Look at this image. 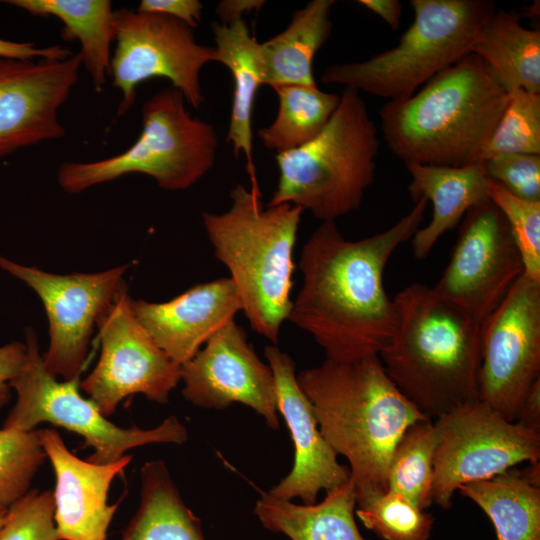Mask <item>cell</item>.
<instances>
[{"instance_id": "obj_1", "label": "cell", "mask_w": 540, "mask_h": 540, "mask_svg": "<svg viewBox=\"0 0 540 540\" xmlns=\"http://www.w3.org/2000/svg\"><path fill=\"white\" fill-rule=\"evenodd\" d=\"M428 201L421 198L391 227L350 241L335 221H324L304 244L301 287L288 319L310 334L333 361L378 356L394 337L398 309L384 286L394 251L413 237Z\"/></svg>"}, {"instance_id": "obj_2", "label": "cell", "mask_w": 540, "mask_h": 540, "mask_svg": "<svg viewBox=\"0 0 540 540\" xmlns=\"http://www.w3.org/2000/svg\"><path fill=\"white\" fill-rule=\"evenodd\" d=\"M319 429L337 455L345 457L356 499L387 490L393 450L413 423L429 419L398 390L379 356L353 361L325 359L297 374Z\"/></svg>"}, {"instance_id": "obj_3", "label": "cell", "mask_w": 540, "mask_h": 540, "mask_svg": "<svg viewBox=\"0 0 540 540\" xmlns=\"http://www.w3.org/2000/svg\"><path fill=\"white\" fill-rule=\"evenodd\" d=\"M508 100L509 92L470 53L411 97L387 101L381 129L404 164L467 166L481 162Z\"/></svg>"}, {"instance_id": "obj_4", "label": "cell", "mask_w": 540, "mask_h": 540, "mask_svg": "<svg viewBox=\"0 0 540 540\" xmlns=\"http://www.w3.org/2000/svg\"><path fill=\"white\" fill-rule=\"evenodd\" d=\"M394 301L397 330L378 356L398 390L431 420L478 400L481 324L422 283Z\"/></svg>"}, {"instance_id": "obj_5", "label": "cell", "mask_w": 540, "mask_h": 540, "mask_svg": "<svg viewBox=\"0 0 540 540\" xmlns=\"http://www.w3.org/2000/svg\"><path fill=\"white\" fill-rule=\"evenodd\" d=\"M230 198L228 210L203 212L202 223L251 328L276 344L292 306L293 251L304 210L288 203L265 206L259 188L242 184Z\"/></svg>"}, {"instance_id": "obj_6", "label": "cell", "mask_w": 540, "mask_h": 540, "mask_svg": "<svg viewBox=\"0 0 540 540\" xmlns=\"http://www.w3.org/2000/svg\"><path fill=\"white\" fill-rule=\"evenodd\" d=\"M380 141L360 92L345 87L325 128L311 141L275 155L277 186L267 204H293L324 221L360 208L374 182Z\"/></svg>"}, {"instance_id": "obj_7", "label": "cell", "mask_w": 540, "mask_h": 540, "mask_svg": "<svg viewBox=\"0 0 540 540\" xmlns=\"http://www.w3.org/2000/svg\"><path fill=\"white\" fill-rule=\"evenodd\" d=\"M410 5L413 22L394 47L364 61L330 65L321 81L388 101L407 99L470 54L497 11L490 0H411Z\"/></svg>"}, {"instance_id": "obj_8", "label": "cell", "mask_w": 540, "mask_h": 540, "mask_svg": "<svg viewBox=\"0 0 540 540\" xmlns=\"http://www.w3.org/2000/svg\"><path fill=\"white\" fill-rule=\"evenodd\" d=\"M176 89H164L142 109V130L124 152L98 161L64 163L57 180L68 193L133 173L152 177L162 189L185 190L214 166L218 137L214 127L193 117Z\"/></svg>"}, {"instance_id": "obj_9", "label": "cell", "mask_w": 540, "mask_h": 540, "mask_svg": "<svg viewBox=\"0 0 540 540\" xmlns=\"http://www.w3.org/2000/svg\"><path fill=\"white\" fill-rule=\"evenodd\" d=\"M25 338V361L10 382L16 402L3 428L32 431L41 423L62 427L84 439V447L93 449L88 461L97 464L116 462L128 450L143 445L182 444L187 440V428L173 415L151 429L123 428L112 423L80 394V379L59 381L46 370L32 328H26Z\"/></svg>"}, {"instance_id": "obj_10", "label": "cell", "mask_w": 540, "mask_h": 540, "mask_svg": "<svg viewBox=\"0 0 540 540\" xmlns=\"http://www.w3.org/2000/svg\"><path fill=\"white\" fill-rule=\"evenodd\" d=\"M433 504L448 509L461 485L540 462V432L502 417L480 400L436 418Z\"/></svg>"}, {"instance_id": "obj_11", "label": "cell", "mask_w": 540, "mask_h": 540, "mask_svg": "<svg viewBox=\"0 0 540 540\" xmlns=\"http://www.w3.org/2000/svg\"><path fill=\"white\" fill-rule=\"evenodd\" d=\"M115 13L116 47L111 57L113 86L122 94L117 115L128 112L136 88L151 78H166L193 108L205 101L202 68L216 62L215 47L199 44L192 28L175 18L122 8Z\"/></svg>"}, {"instance_id": "obj_12", "label": "cell", "mask_w": 540, "mask_h": 540, "mask_svg": "<svg viewBox=\"0 0 540 540\" xmlns=\"http://www.w3.org/2000/svg\"><path fill=\"white\" fill-rule=\"evenodd\" d=\"M540 380V282L524 274L480 326L478 400L514 422Z\"/></svg>"}, {"instance_id": "obj_13", "label": "cell", "mask_w": 540, "mask_h": 540, "mask_svg": "<svg viewBox=\"0 0 540 540\" xmlns=\"http://www.w3.org/2000/svg\"><path fill=\"white\" fill-rule=\"evenodd\" d=\"M0 268L22 280L42 300L49 321L46 370L64 381L80 379L94 326L126 289L128 265L98 273L59 275L0 256Z\"/></svg>"}, {"instance_id": "obj_14", "label": "cell", "mask_w": 540, "mask_h": 540, "mask_svg": "<svg viewBox=\"0 0 540 540\" xmlns=\"http://www.w3.org/2000/svg\"><path fill=\"white\" fill-rule=\"evenodd\" d=\"M523 274L508 224L488 198L464 215L449 263L433 289L481 324Z\"/></svg>"}, {"instance_id": "obj_15", "label": "cell", "mask_w": 540, "mask_h": 540, "mask_svg": "<svg viewBox=\"0 0 540 540\" xmlns=\"http://www.w3.org/2000/svg\"><path fill=\"white\" fill-rule=\"evenodd\" d=\"M123 290L97 322L101 353L80 387L105 416L134 394L164 404L181 381V365L173 361L134 316Z\"/></svg>"}, {"instance_id": "obj_16", "label": "cell", "mask_w": 540, "mask_h": 540, "mask_svg": "<svg viewBox=\"0 0 540 540\" xmlns=\"http://www.w3.org/2000/svg\"><path fill=\"white\" fill-rule=\"evenodd\" d=\"M181 381L182 395L197 407L225 409L241 403L261 415L268 427L279 429L272 370L260 360L235 320L181 365Z\"/></svg>"}, {"instance_id": "obj_17", "label": "cell", "mask_w": 540, "mask_h": 540, "mask_svg": "<svg viewBox=\"0 0 540 540\" xmlns=\"http://www.w3.org/2000/svg\"><path fill=\"white\" fill-rule=\"evenodd\" d=\"M81 65L79 53L63 60L0 58V157L64 136L58 110Z\"/></svg>"}, {"instance_id": "obj_18", "label": "cell", "mask_w": 540, "mask_h": 540, "mask_svg": "<svg viewBox=\"0 0 540 540\" xmlns=\"http://www.w3.org/2000/svg\"><path fill=\"white\" fill-rule=\"evenodd\" d=\"M264 355L274 377L277 411L294 445L291 471L268 493L286 501L298 498L304 504L316 503L321 490L347 482L350 469L339 463L322 435L312 404L298 384L292 358L274 344L265 347Z\"/></svg>"}, {"instance_id": "obj_19", "label": "cell", "mask_w": 540, "mask_h": 540, "mask_svg": "<svg viewBox=\"0 0 540 540\" xmlns=\"http://www.w3.org/2000/svg\"><path fill=\"white\" fill-rule=\"evenodd\" d=\"M39 435L55 473L54 519L59 540H106L118 509V503H108L109 489L132 457L125 455L109 464L84 461L69 451L56 430L39 429Z\"/></svg>"}, {"instance_id": "obj_20", "label": "cell", "mask_w": 540, "mask_h": 540, "mask_svg": "<svg viewBox=\"0 0 540 540\" xmlns=\"http://www.w3.org/2000/svg\"><path fill=\"white\" fill-rule=\"evenodd\" d=\"M132 312L156 344L179 365L189 361L242 304L229 277L196 284L175 298L130 300Z\"/></svg>"}, {"instance_id": "obj_21", "label": "cell", "mask_w": 540, "mask_h": 540, "mask_svg": "<svg viewBox=\"0 0 540 540\" xmlns=\"http://www.w3.org/2000/svg\"><path fill=\"white\" fill-rule=\"evenodd\" d=\"M405 166L411 176L408 192L412 200L425 198L433 206L430 222L412 237L414 256L424 259L439 238L453 229L470 208L488 199L489 178L482 162L462 167Z\"/></svg>"}, {"instance_id": "obj_22", "label": "cell", "mask_w": 540, "mask_h": 540, "mask_svg": "<svg viewBox=\"0 0 540 540\" xmlns=\"http://www.w3.org/2000/svg\"><path fill=\"white\" fill-rule=\"evenodd\" d=\"M216 62L227 67L233 78V101L226 140L235 157L244 155L251 186L258 187L253 161L252 114L258 88L263 83L260 43L250 34L246 22L212 24Z\"/></svg>"}, {"instance_id": "obj_23", "label": "cell", "mask_w": 540, "mask_h": 540, "mask_svg": "<svg viewBox=\"0 0 540 540\" xmlns=\"http://www.w3.org/2000/svg\"><path fill=\"white\" fill-rule=\"evenodd\" d=\"M356 486L352 477L326 491L322 501L294 504L262 493L254 513L264 528L290 540H369L355 521Z\"/></svg>"}, {"instance_id": "obj_24", "label": "cell", "mask_w": 540, "mask_h": 540, "mask_svg": "<svg viewBox=\"0 0 540 540\" xmlns=\"http://www.w3.org/2000/svg\"><path fill=\"white\" fill-rule=\"evenodd\" d=\"M490 518L497 540H540V462L457 490Z\"/></svg>"}, {"instance_id": "obj_25", "label": "cell", "mask_w": 540, "mask_h": 540, "mask_svg": "<svg viewBox=\"0 0 540 540\" xmlns=\"http://www.w3.org/2000/svg\"><path fill=\"white\" fill-rule=\"evenodd\" d=\"M334 0H312L292 14L289 25L260 43L263 83L317 85L313 75L315 54L330 37Z\"/></svg>"}, {"instance_id": "obj_26", "label": "cell", "mask_w": 540, "mask_h": 540, "mask_svg": "<svg viewBox=\"0 0 540 540\" xmlns=\"http://www.w3.org/2000/svg\"><path fill=\"white\" fill-rule=\"evenodd\" d=\"M508 91L540 94V31L525 28L515 10H498L481 29L472 52Z\"/></svg>"}, {"instance_id": "obj_27", "label": "cell", "mask_w": 540, "mask_h": 540, "mask_svg": "<svg viewBox=\"0 0 540 540\" xmlns=\"http://www.w3.org/2000/svg\"><path fill=\"white\" fill-rule=\"evenodd\" d=\"M36 16L60 19L65 40L77 39L79 55L96 91L110 74V47L115 40V13L108 0H8L4 1Z\"/></svg>"}, {"instance_id": "obj_28", "label": "cell", "mask_w": 540, "mask_h": 540, "mask_svg": "<svg viewBox=\"0 0 540 540\" xmlns=\"http://www.w3.org/2000/svg\"><path fill=\"white\" fill-rule=\"evenodd\" d=\"M278 99L274 121L257 131L262 145L276 154L303 146L327 125L340 96L317 85H281L272 88Z\"/></svg>"}, {"instance_id": "obj_29", "label": "cell", "mask_w": 540, "mask_h": 540, "mask_svg": "<svg viewBox=\"0 0 540 540\" xmlns=\"http://www.w3.org/2000/svg\"><path fill=\"white\" fill-rule=\"evenodd\" d=\"M437 432L431 419L410 425L389 461L387 490L400 494L422 510L433 504L434 455Z\"/></svg>"}, {"instance_id": "obj_30", "label": "cell", "mask_w": 540, "mask_h": 540, "mask_svg": "<svg viewBox=\"0 0 540 540\" xmlns=\"http://www.w3.org/2000/svg\"><path fill=\"white\" fill-rule=\"evenodd\" d=\"M355 515L383 540H428L433 516L395 492L357 499Z\"/></svg>"}, {"instance_id": "obj_31", "label": "cell", "mask_w": 540, "mask_h": 540, "mask_svg": "<svg viewBox=\"0 0 540 540\" xmlns=\"http://www.w3.org/2000/svg\"><path fill=\"white\" fill-rule=\"evenodd\" d=\"M540 155V94L521 89L509 100L487 143L481 162L497 154Z\"/></svg>"}, {"instance_id": "obj_32", "label": "cell", "mask_w": 540, "mask_h": 540, "mask_svg": "<svg viewBox=\"0 0 540 540\" xmlns=\"http://www.w3.org/2000/svg\"><path fill=\"white\" fill-rule=\"evenodd\" d=\"M46 457L39 430L0 429V505L25 495Z\"/></svg>"}, {"instance_id": "obj_33", "label": "cell", "mask_w": 540, "mask_h": 540, "mask_svg": "<svg viewBox=\"0 0 540 540\" xmlns=\"http://www.w3.org/2000/svg\"><path fill=\"white\" fill-rule=\"evenodd\" d=\"M119 540H205L202 524L178 497H164L142 507Z\"/></svg>"}, {"instance_id": "obj_34", "label": "cell", "mask_w": 540, "mask_h": 540, "mask_svg": "<svg viewBox=\"0 0 540 540\" xmlns=\"http://www.w3.org/2000/svg\"><path fill=\"white\" fill-rule=\"evenodd\" d=\"M487 196L508 224L523 260L524 275L540 282V201L518 198L490 179Z\"/></svg>"}, {"instance_id": "obj_35", "label": "cell", "mask_w": 540, "mask_h": 540, "mask_svg": "<svg viewBox=\"0 0 540 540\" xmlns=\"http://www.w3.org/2000/svg\"><path fill=\"white\" fill-rule=\"evenodd\" d=\"M53 491L31 489L7 508L0 540H59Z\"/></svg>"}, {"instance_id": "obj_36", "label": "cell", "mask_w": 540, "mask_h": 540, "mask_svg": "<svg viewBox=\"0 0 540 540\" xmlns=\"http://www.w3.org/2000/svg\"><path fill=\"white\" fill-rule=\"evenodd\" d=\"M482 163L488 178L514 196L540 201V155L497 154Z\"/></svg>"}, {"instance_id": "obj_37", "label": "cell", "mask_w": 540, "mask_h": 540, "mask_svg": "<svg viewBox=\"0 0 540 540\" xmlns=\"http://www.w3.org/2000/svg\"><path fill=\"white\" fill-rule=\"evenodd\" d=\"M203 5L198 0H141L137 11L163 14L196 28L201 21Z\"/></svg>"}, {"instance_id": "obj_38", "label": "cell", "mask_w": 540, "mask_h": 540, "mask_svg": "<svg viewBox=\"0 0 540 540\" xmlns=\"http://www.w3.org/2000/svg\"><path fill=\"white\" fill-rule=\"evenodd\" d=\"M25 357V343L15 341L0 347V408L10 401V382L20 371Z\"/></svg>"}, {"instance_id": "obj_39", "label": "cell", "mask_w": 540, "mask_h": 540, "mask_svg": "<svg viewBox=\"0 0 540 540\" xmlns=\"http://www.w3.org/2000/svg\"><path fill=\"white\" fill-rule=\"evenodd\" d=\"M72 55L68 48L61 45L36 47L34 43L14 42L0 38V58L63 60Z\"/></svg>"}, {"instance_id": "obj_40", "label": "cell", "mask_w": 540, "mask_h": 540, "mask_svg": "<svg viewBox=\"0 0 540 540\" xmlns=\"http://www.w3.org/2000/svg\"><path fill=\"white\" fill-rule=\"evenodd\" d=\"M514 422L524 428L540 432V380L530 389Z\"/></svg>"}, {"instance_id": "obj_41", "label": "cell", "mask_w": 540, "mask_h": 540, "mask_svg": "<svg viewBox=\"0 0 540 540\" xmlns=\"http://www.w3.org/2000/svg\"><path fill=\"white\" fill-rule=\"evenodd\" d=\"M265 4L262 0H223L216 7L221 25H229L243 19L244 14L259 11Z\"/></svg>"}, {"instance_id": "obj_42", "label": "cell", "mask_w": 540, "mask_h": 540, "mask_svg": "<svg viewBox=\"0 0 540 540\" xmlns=\"http://www.w3.org/2000/svg\"><path fill=\"white\" fill-rule=\"evenodd\" d=\"M358 3L381 17L392 29L401 22L402 4L398 0H359Z\"/></svg>"}, {"instance_id": "obj_43", "label": "cell", "mask_w": 540, "mask_h": 540, "mask_svg": "<svg viewBox=\"0 0 540 540\" xmlns=\"http://www.w3.org/2000/svg\"><path fill=\"white\" fill-rule=\"evenodd\" d=\"M7 508L8 507H4V506L0 505V527L4 522V519H5V516H6V513H7Z\"/></svg>"}]
</instances>
